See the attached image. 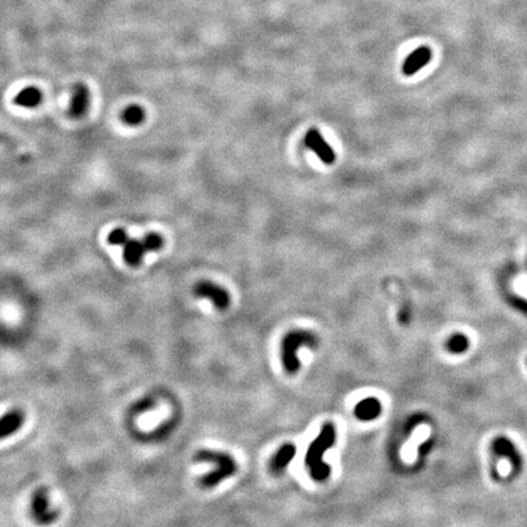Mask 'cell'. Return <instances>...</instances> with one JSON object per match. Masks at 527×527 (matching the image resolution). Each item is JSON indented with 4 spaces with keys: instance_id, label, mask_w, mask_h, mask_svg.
<instances>
[{
    "instance_id": "6da1fadb",
    "label": "cell",
    "mask_w": 527,
    "mask_h": 527,
    "mask_svg": "<svg viewBox=\"0 0 527 527\" xmlns=\"http://www.w3.org/2000/svg\"><path fill=\"white\" fill-rule=\"evenodd\" d=\"M336 442V428L332 424H325L320 431L319 436L311 442L305 455V464L309 468L311 477L315 481L327 480L331 468L323 463L322 458L326 450L332 447Z\"/></svg>"
},
{
    "instance_id": "7a4b0ae2",
    "label": "cell",
    "mask_w": 527,
    "mask_h": 527,
    "mask_svg": "<svg viewBox=\"0 0 527 527\" xmlns=\"http://www.w3.org/2000/svg\"><path fill=\"white\" fill-rule=\"evenodd\" d=\"M194 460L202 463L216 464V469L199 478V484L203 488H212L221 483L223 480L231 477L237 472V464L231 455L223 451L200 449L194 455Z\"/></svg>"
},
{
    "instance_id": "3957f363",
    "label": "cell",
    "mask_w": 527,
    "mask_h": 527,
    "mask_svg": "<svg viewBox=\"0 0 527 527\" xmlns=\"http://www.w3.org/2000/svg\"><path fill=\"white\" fill-rule=\"evenodd\" d=\"M317 343H319V340L310 331L295 329V331L287 333L282 340V346H281V356H282L284 370L288 373H295L299 369V360L298 355H296L298 349L300 347L315 348Z\"/></svg>"
},
{
    "instance_id": "277c9868",
    "label": "cell",
    "mask_w": 527,
    "mask_h": 527,
    "mask_svg": "<svg viewBox=\"0 0 527 527\" xmlns=\"http://www.w3.org/2000/svg\"><path fill=\"white\" fill-rule=\"evenodd\" d=\"M194 294L199 298H208L220 310L229 308L231 298L229 292L211 281H200L194 287Z\"/></svg>"
},
{
    "instance_id": "5b68a950",
    "label": "cell",
    "mask_w": 527,
    "mask_h": 527,
    "mask_svg": "<svg viewBox=\"0 0 527 527\" xmlns=\"http://www.w3.org/2000/svg\"><path fill=\"white\" fill-rule=\"evenodd\" d=\"M305 145L315 153L322 163L329 165L333 164L336 160V154H334L333 149L323 139L321 133L317 130L308 132V134L305 136Z\"/></svg>"
},
{
    "instance_id": "8992f818",
    "label": "cell",
    "mask_w": 527,
    "mask_h": 527,
    "mask_svg": "<svg viewBox=\"0 0 527 527\" xmlns=\"http://www.w3.org/2000/svg\"><path fill=\"white\" fill-rule=\"evenodd\" d=\"M89 106V91L82 83L74 85L72 89L68 115L72 119H81L87 112Z\"/></svg>"
},
{
    "instance_id": "52a82bcc",
    "label": "cell",
    "mask_w": 527,
    "mask_h": 527,
    "mask_svg": "<svg viewBox=\"0 0 527 527\" xmlns=\"http://www.w3.org/2000/svg\"><path fill=\"white\" fill-rule=\"evenodd\" d=\"M432 59V52L428 47H419L406 58L403 65V72L406 76H412L424 68Z\"/></svg>"
},
{
    "instance_id": "ba28073f",
    "label": "cell",
    "mask_w": 527,
    "mask_h": 527,
    "mask_svg": "<svg viewBox=\"0 0 527 527\" xmlns=\"http://www.w3.org/2000/svg\"><path fill=\"white\" fill-rule=\"evenodd\" d=\"M32 514L34 519L41 523H47L55 519V513L49 509L48 496L44 488H41L34 493L32 499Z\"/></svg>"
},
{
    "instance_id": "9c48e42d",
    "label": "cell",
    "mask_w": 527,
    "mask_h": 527,
    "mask_svg": "<svg viewBox=\"0 0 527 527\" xmlns=\"http://www.w3.org/2000/svg\"><path fill=\"white\" fill-rule=\"evenodd\" d=\"M124 248V259L125 261L130 266H139L142 262L143 257L148 250H146L143 239H128L126 243L122 245Z\"/></svg>"
},
{
    "instance_id": "30bf717a",
    "label": "cell",
    "mask_w": 527,
    "mask_h": 527,
    "mask_svg": "<svg viewBox=\"0 0 527 527\" xmlns=\"http://www.w3.org/2000/svg\"><path fill=\"white\" fill-rule=\"evenodd\" d=\"M296 453V448L292 443H286L277 450L270 461V470L272 474L280 475L284 471L287 465L292 461Z\"/></svg>"
},
{
    "instance_id": "8fae6325",
    "label": "cell",
    "mask_w": 527,
    "mask_h": 527,
    "mask_svg": "<svg viewBox=\"0 0 527 527\" xmlns=\"http://www.w3.org/2000/svg\"><path fill=\"white\" fill-rule=\"evenodd\" d=\"M382 405L377 398H365L355 406V416L361 421L375 420L381 414Z\"/></svg>"
},
{
    "instance_id": "7c38bea8",
    "label": "cell",
    "mask_w": 527,
    "mask_h": 527,
    "mask_svg": "<svg viewBox=\"0 0 527 527\" xmlns=\"http://www.w3.org/2000/svg\"><path fill=\"white\" fill-rule=\"evenodd\" d=\"M23 420H25V418L20 410H11V411L7 412L0 421V438L4 439L14 435L23 425Z\"/></svg>"
},
{
    "instance_id": "4fadbf2b",
    "label": "cell",
    "mask_w": 527,
    "mask_h": 527,
    "mask_svg": "<svg viewBox=\"0 0 527 527\" xmlns=\"http://www.w3.org/2000/svg\"><path fill=\"white\" fill-rule=\"evenodd\" d=\"M42 99H43V94L37 87H27L16 95L15 103L22 107L33 109V107L40 105Z\"/></svg>"
},
{
    "instance_id": "5bb4252c",
    "label": "cell",
    "mask_w": 527,
    "mask_h": 527,
    "mask_svg": "<svg viewBox=\"0 0 527 527\" xmlns=\"http://www.w3.org/2000/svg\"><path fill=\"white\" fill-rule=\"evenodd\" d=\"M493 450H494V453H496V454L508 457L509 459L513 461L514 465L517 466V468H519V466H520L519 453H517V451L515 450L514 445L511 444V443L509 442L507 438H504V437H499V438H497L496 441H494V443H493Z\"/></svg>"
},
{
    "instance_id": "9a60e30c",
    "label": "cell",
    "mask_w": 527,
    "mask_h": 527,
    "mask_svg": "<svg viewBox=\"0 0 527 527\" xmlns=\"http://www.w3.org/2000/svg\"><path fill=\"white\" fill-rule=\"evenodd\" d=\"M121 118L126 125L138 126L145 120V111L142 106L133 104V105H128L122 111Z\"/></svg>"
},
{
    "instance_id": "2e32d148",
    "label": "cell",
    "mask_w": 527,
    "mask_h": 527,
    "mask_svg": "<svg viewBox=\"0 0 527 527\" xmlns=\"http://www.w3.org/2000/svg\"><path fill=\"white\" fill-rule=\"evenodd\" d=\"M469 348V340L464 334H453L447 342V349L453 354H460Z\"/></svg>"
},
{
    "instance_id": "e0dca14e",
    "label": "cell",
    "mask_w": 527,
    "mask_h": 527,
    "mask_svg": "<svg viewBox=\"0 0 527 527\" xmlns=\"http://www.w3.org/2000/svg\"><path fill=\"white\" fill-rule=\"evenodd\" d=\"M142 239L143 242H144L145 248L148 251H157L161 249L164 245V239L159 233L150 232L148 233V235H145Z\"/></svg>"
},
{
    "instance_id": "ac0fdd59",
    "label": "cell",
    "mask_w": 527,
    "mask_h": 527,
    "mask_svg": "<svg viewBox=\"0 0 527 527\" xmlns=\"http://www.w3.org/2000/svg\"><path fill=\"white\" fill-rule=\"evenodd\" d=\"M128 239H130V236H128V233L126 232L124 229H115L109 233L107 242L111 245H120V247H122Z\"/></svg>"
}]
</instances>
